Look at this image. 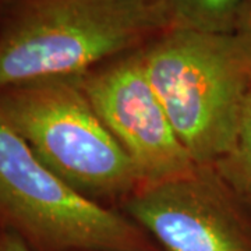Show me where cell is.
<instances>
[{"instance_id": "4", "label": "cell", "mask_w": 251, "mask_h": 251, "mask_svg": "<svg viewBox=\"0 0 251 251\" xmlns=\"http://www.w3.org/2000/svg\"><path fill=\"white\" fill-rule=\"evenodd\" d=\"M0 225L35 251H153L141 227L69 186L3 120Z\"/></svg>"}, {"instance_id": "8", "label": "cell", "mask_w": 251, "mask_h": 251, "mask_svg": "<svg viewBox=\"0 0 251 251\" xmlns=\"http://www.w3.org/2000/svg\"><path fill=\"white\" fill-rule=\"evenodd\" d=\"M212 166L251 214V92L232 147Z\"/></svg>"}, {"instance_id": "6", "label": "cell", "mask_w": 251, "mask_h": 251, "mask_svg": "<svg viewBox=\"0 0 251 251\" xmlns=\"http://www.w3.org/2000/svg\"><path fill=\"white\" fill-rule=\"evenodd\" d=\"M140 49L82 74L80 81L144 184L175 177L197 163L175 133L148 80Z\"/></svg>"}, {"instance_id": "9", "label": "cell", "mask_w": 251, "mask_h": 251, "mask_svg": "<svg viewBox=\"0 0 251 251\" xmlns=\"http://www.w3.org/2000/svg\"><path fill=\"white\" fill-rule=\"evenodd\" d=\"M234 35L249 48L251 52V0H242Z\"/></svg>"}, {"instance_id": "2", "label": "cell", "mask_w": 251, "mask_h": 251, "mask_svg": "<svg viewBox=\"0 0 251 251\" xmlns=\"http://www.w3.org/2000/svg\"><path fill=\"white\" fill-rule=\"evenodd\" d=\"M144 69L197 165L229 151L251 92V52L234 34L171 28L141 49Z\"/></svg>"}, {"instance_id": "1", "label": "cell", "mask_w": 251, "mask_h": 251, "mask_svg": "<svg viewBox=\"0 0 251 251\" xmlns=\"http://www.w3.org/2000/svg\"><path fill=\"white\" fill-rule=\"evenodd\" d=\"M168 29L151 0H25L0 32V91L82 75Z\"/></svg>"}, {"instance_id": "7", "label": "cell", "mask_w": 251, "mask_h": 251, "mask_svg": "<svg viewBox=\"0 0 251 251\" xmlns=\"http://www.w3.org/2000/svg\"><path fill=\"white\" fill-rule=\"evenodd\" d=\"M171 23V28H184L212 34H234L242 0H151Z\"/></svg>"}, {"instance_id": "10", "label": "cell", "mask_w": 251, "mask_h": 251, "mask_svg": "<svg viewBox=\"0 0 251 251\" xmlns=\"http://www.w3.org/2000/svg\"><path fill=\"white\" fill-rule=\"evenodd\" d=\"M0 251H35L23 237L6 229L0 230Z\"/></svg>"}, {"instance_id": "3", "label": "cell", "mask_w": 251, "mask_h": 251, "mask_svg": "<svg viewBox=\"0 0 251 251\" xmlns=\"http://www.w3.org/2000/svg\"><path fill=\"white\" fill-rule=\"evenodd\" d=\"M0 120L48 169L94 201L126 198L141 184L133 162L92 106L80 75L0 91Z\"/></svg>"}, {"instance_id": "5", "label": "cell", "mask_w": 251, "mask_h": 251, "mask_svg": "<svg viewBox=\"0 0 251 251\" xmlns=\"http://www.w3.org/2000/svg\"><path fill=\"white\" fill-rule=\"evenodd\" d=\"M126 216L166 251H251V214L212 165L144 183Z\"/></svg>"}]
</instances>
